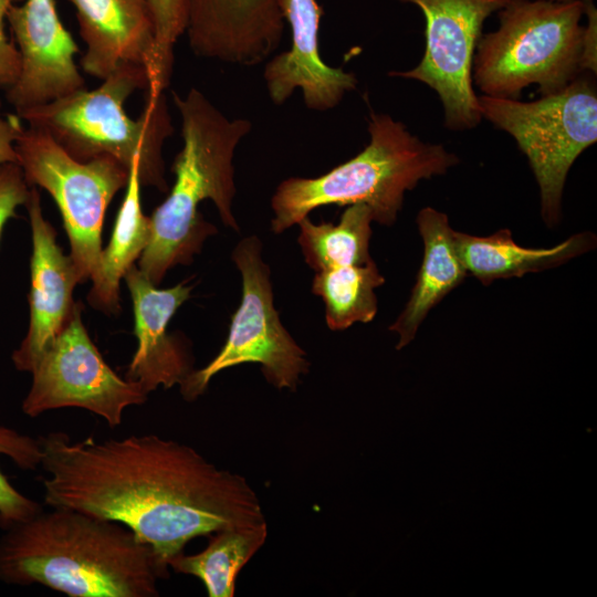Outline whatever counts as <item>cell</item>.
<instances>
[{"label":"cell","mask_w":597,"mask_h":597,"mask_svg":"<svg viewBox=\"0 0 597 597\" xmlns=\"http://www.w3.org/2000/svg\"><path fill=\"white\" fill-rule=\"evenodd\" d=\"M586 25L582 38L580 70L596 74L597 70V10L593 0H585Z\"/></svg>","instance_id":"obj_28"},{"label":"cell","mask_w":597,"mask_h":597,"mask_svg":"<svg viewBox=\"0 0 597 597\" xmlns=\"http://www.w3.org/2000/svg\"><path fill=\"white\" fill-rule=\"evenodd\" d=\"M385 279L371 259L362 265L329 268L315 272L312 292L325 305L329 329L343 331L355 323H369L377 313L375 289Z\"/></svg>","instance_id":"obj_23"},{"label":"cell","mask_w":597,"mask_h":597,"mask_svg":"<svg viewBox=\"0 0 597 597\" xmlns=\"http://www.w3.org/2000/svg\"><path fill=\"white\" fill-rule=\"evenodd\" d=\"M148 84L145 71L123 69L102 80L95 90L84 88L15 114L80 161L106 156L129 170L137 160L142 186L166 191L163 146L174 128L165 95H146L137 118L124 108L125 101L136 90L147 91Z\"/></svg>","instance_id":"obj_5"},{"label":"cell","mask_w":597,"mask_h":597,"mask_svg":"<svg viewBox=\"0 0 597 597\" xmlns=\"http://www.w3.org/2000/svg\"><path fill=\"white\" fill-rule=\"evenodd\" d=\"M15 151L27 184L44 189L55 201L78 283L88 281L100 264L106 209L126 187L129 170L106 156L80 161L50 135L30 126L18 136Z\"/></svg>","instance_id":"obj_8"},{"label":"cell","mask_w":597,"mask_h":597,"mask_svg":"<svg viewBox=\"0 0 597 597\" xmlns=\"http://www.w3.org/2000/svg\"><path fill=\"white\" fill-rule=\"evenodd\" d=\"M43 509L0 537V582L70 597H157L169 566L125 525L67 507Z\"/></svg>","instance_id":"obj_2"},{"label":"cell","mask_w":597,"mask_h":597,"mask_svg":"<svg viewBox=\"0 0 597 597\" xmlns=\"http://www.w3.org/2000/svg\"><path fill=\"white\" fill-rule=\"evenodd\" d=\"M155 27L158 54L165 71L171 75L174 46L186 33L188 0H146Z\"/></svg>","instance_id":"obj_25"},{"label":"cell","mask_w":597,"mask_h":597,"mask_svg":"<svg viewBox=\"0 0 597 597\" xmlns=\"http://www.w3.org/2000/svg\"><path fill=\"white\" fill-rule=\"evenodd\" d=\"M555 1H568V0H555Z\"/></svg>","instance_id":"obj_30"},{"label":"cell","mask_w":597,"mask_h":597,"mask_svg":"<svg viewBox=\"0 0 597 597\" xmlns=\"http://www.w3.org/2000/svg\"><path fill=\"white\" fill-rule=\"evenodd\" d=\"M584 9L585 0H509L498 11L499 28L476 44L473 85L511 100L533 84L541 95L565 88L583 73Z\"/></svg>","instance_id":"obj_6"},{"label":"cell","mask_w":597,"mask_h":597,"mask_svg":"<svg viewBox=\"0 0 597 597\" xmlns=\"http://www.w3.org/2000/svg\"><path fill=\"white\" fill-rule=\"evenodd\" d=\"M20 0H0V87L8 90L20 73V57L12 39L7 33L10 8Z\"/></svg>","instance_id":"obj_27"},{"label":"cell","mask_w":597,"mask_h":597,"mask_svg":"<svg viewBox=\"0 0 597 597\" xmlns=\"http://www.w3.org/2000/svg\"><path fill=\"white\" fill-rule=\"evenodd\" d=\"M172 97L182 147L171 166L174 186L149 217L150 239L137 265L155 285L171 268L190 264L205 240L217 232L199 212L202 201L211 200L222 223L240 231L232 212L237 192L233 157L252 129L249 119L228 118L196 87L184 96L174 92Z\"/></svg>","instance_id":"obj_3"},{"label":"cell","mask_w":597,"mask_h":597,"mask_svg":"<svg viewBox=\"0 0 597 597\" xmlns=\"http://www.w3.org/2000/svg\"><path fill=\"white\" fill-rule=\"evenodd\" d=\"M124 280L132 295L137 338V349L125 378L138 383L148 395L159 386L166 389L180 386L193 369L182 343L168 333V324L190 297L192 286L182 281L169 289H158L136 264Z\"/></svg>","instance_id":"obj_17"},{"label":"cell","mask_w":597,"mask_h":597,"mask_svg":"<svg viewBox=\"0 0 597 597\" xmlns=\"http://www.w3.org/2000/svg\"><path fill=\"white\" fill-rule=\"evenodd\" d=\"M416 223L423 242L422 262L409 301L389 326L398 335V350L411 343L428 313L468 275L448 216L425 207L418 212Z\"/></svg>","instance_id":"obj_18"},{"label":"cell","mask_w":597,"mask_h":597,"mask_svg":"<svg viewBox=\"0 0 597 597\" xmlns=\"http://www.w3.org/2000/svg\"><path fill=\"white\" fill-rule=\"evenodd\" d=\"M30 193L22 169L17 163L0 165V239L7 222L17 217V209L25 206Z\"/></svg>","instance_id":"obj_26"},{"label":"cell","mask_w":597,"mask_h":597,"mask_svg":"<svg viewBox=\"0 0 597 597\" xmlns=\"http://www.w3.org/2000/svg\"><path fill=\"white\" fill-rule=\"evenodd\" d=\"M290 24L292 43L287 51L270 57L263 78L270 100L284 104L301 88L305 106L315 112L336 107L357 86L355 74L332 67L321 57L318 32L323 9L316 0H280Z\"/></svg>","instance_id":"obj_16"},{"label":"cell","mask_w":597,"mask_h":597,"mask_svg":"<svg viewBox=\"0 0 597 597\" xmlns=\"http://www.w3.org/2000/svg\"><path fill=\"white\" fill-rule=\"evenodd\" d=\"M0 455L10 458L22 470H36L42 460L39 438L0 425ZM43 507L20 493L0 470V526L2 530L23 522Z\"/></svg>","instance_id":"obj_24"},{"label":"cell","mask_w":597,"mask_h":597,"mask_svg":"<svg viewBox=\"0 0 597 597\" xmlns=\"http://www.w3.org/2000/svg\"><path fill=\"white\" fill-rule=\"evenodd\" d=\"M211 535L202 552L180 553L168 561V566L175 573L199 578L209 597H232L238 574L266 541L268 524L230 527Z\"/></svg>","instance_id":"obj_21"},{"label":"cell","mask_w":597,"mask_h":597,"mask_svg":"<svg viewBox=\"0 0 597 597\" xmlns=\"http://www.w3.org/2000/svg\"><path fill=\"white\" fill-rule=\"evenodd\" d=\"M139 163L128 174L126 192L117 212L113 233L102 250L96 273L91 279L88 303L106 314L121 311L119 284L126 272L139 260L150 239V220L145 216L140 198Z\"/></svg>","instance_id":"obj_20"},{"label":"cell","mask_w":597,"mask_h":597,"mask_svg":"<svg viewBox=\"0 0 597 597\" xmlns=\"http://www.w3.org/2000/svg\"><path fill=\"white\" fill-rule=\"evenodd\" d=\"M284 23L280 0H188L186 34L199 57L256 66L280 46Z\"/></svg>","instance_id":"obj_15"},{"label":"cell","mask_w":597,"mask_h":597,"mask_svg":"<svg viewBox=\"0 0 597 597\" xmlns=\"http://www.w3.org/2000/svg\"><path fill=\"white\" fill-rule=\"evenodd\" d=\"M420 9L426 45L421 61L389 76L421 82L442 104L443 124L452 132L475 128L482 122L472 65L484 21L509 0H397Z\"/></svg>","instance_id":"obj_10"},{"label":"cell","mask_w":597,"mask_h":597,"mask_svg":"<svg viewBox=\"0 0 597 597\" xmlns=\"http://www.w3.org/2000/svg\"><path fill=\"white\" fill-rule=\"evenodd\" d=\"M20 73L7 90L15 113L86 88L75 63L78 46L64 28L54 0L14 3L7 18Z\"/></svg>","instance_id":"obj_12"},{"label":"cell","mask_w":597,"mask_h":597,"mask_svg":"<svg viewBox=\"0 0 597 597\" xmlns=\"http://www.w3.org/2000/svg\"><path fill=\"white\" fill-rule=\"evenodd\" d=\"M482 118L507 133L526 156L540 188L541 214L558 224L570 167L597 140V90L578 75L562 91L531 102L479 95Z\"/></svg>","instance_id":"obj_7"},{"label":"cell","mask_w":597,"mask_h":597,"mask_svg":"<svg viewBox=\"0 0 597 597\" xmlns=\"http://www.w3.org/2000/svg\"><path fill=\"white\" fill-rule=\"evenodd\" d=\"M369 143L349 160L315 178L291 177L271 198V230L282 233L324 206L366 205L374 221L392 226L405 193L421 180L442 176L459 164L442 144L423 142L386 113L370 111Z\"/></svg>","instance_id":"obj_4"},{"label":"cell","mask_w":597,"mask_h":597,"mask_svg":"<svg viewBox=\"0 0 597 597\" xmlns=\"http://www.w3.org/2000/svg\"><path fill=\"white\" fill-rule=\"evenodd\" d=\"M23 127V122L17 114L3 116L0 113V165L6 163L18 164L15 142Z\"/></svg>","instance_id":"obj_29"},{"label":"cell","mask_w":597,"mask_h":597,"mask_svg":"<svg viewBox=\"0 0 597 597\" xmlns=\"http://www.w3.org/2000/svg\"><path fill=\"white\" fill-rule=\"evenodd\" d=\"M39 440L45 504L118 522L167 565L195 537L266 523L247 478L190 446L157 434Z\"/></svg>","instance_id":"obj_1"},{"label":"cell","mask_w":597,"mask_h":597,"mask_svg":"<svg viewBox=\"0 0 597 597\" xmlns=\"http://www.w3.org/2000/svg\"><path fill=\"white\" fill-rule=\"evenodd\" d=\"M371 210L364 203L347 206L338 223H314L308 216L297 222V242L305 262L315 272L371 260Z\"/></svg>","instance_id":"obj_22"},{"label":"cell","mask_w":597,"mask_h":597,"mask_svg":"<svg viewBox=\"0 0 597 597\" xmlns=\"http://www.w3.org/2000/svg\"><path fill=\"white\" fill-rule=\"evenodd\" d=\"M86 51L82 70L104 80L123 69L148 76L146 95L164 94L170 83L158 54L155 27L146 0H70Z\"/></svg>","instance_id":"obj_13"},{"label":"cell","mask_w":597,"mask_h":597,"mask_svg":"<svg viewBox=\"0 0 597 597\" xmlns=\"http://www.w3.org/2000/svg\"><path fill=\"white\" fill-rule=\"evenodd\" d=\"M32 383L21 409L34 418L65 407L86 409L111 428L122 425L127 407L143 405L148 394L136 381L121 378L92 342L77 307L61 334L31 370Z\"/></svg>","instance_id":"obj_11"},{"label":"cell","mask_w":597,"mask_h":597,"mask_svg":"<svg viewBox=\"0 0 597 597\" xmlns=\"http://www.w3.org/2000/svg\"><path fill=\"white\" fill-rule=\"evenodd\" d=\"M261 253L256 235L242 239L233 249L232 260L242 276L241 303L220 352L179 386L185 399H197L214 375L241 364H259L265 379L280 390L294 391L308 373L305 350L285 329L274 307L271 272Z\"/></svg>","instance_id":"obj_9"},{"label":"cell","mask_w":597,"mask_h":597,"mask_svg":"<svg viewBox=\"0 0 597 597\" xmlns=\"http://www.w3.org/2000/svg\"><path fill=\"white\" fill-rule=\"evenodd\" d=\"M595 243L590 232L574 234L552 248L536 249L517 244L509 229L486 237L455 231L458 253L468 274L484 285L558 266L591 250Z\"/></svg>","instance_id":"obj_19"},{"label":"cell","mask_w":597,"mask_h":597,"mask_svg":"<svg viewBox=\"0 0 597 597\" xmlns=\"http://www.w3.org/2000/svg\"><path fill=\"white\" fill-rule=\"evenodd\" d=\"M25 208L32 235L29 326L11 359L17 370L31 373L71 321L78 304L73 300L78 279L70 255L56 242L55 229L43 216L36 187H30Z\"/></svg>","instance_id":"obj_14"}]
</instances>
